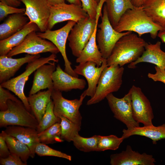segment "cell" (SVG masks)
<instances>
[{"mask_svg":"<svg viewBox=\"0 0 165 165\" xmlns=\"http://www.w3.org/2000/svg\"><path fill=\"white\" fill-rule=\"evenodd\" d=\"M40 142L45 144L63 142L60 122H57L38 134Z\"/></svg>","mask_w":165,"mask_h":165,"instance_id":"cell-30","label":"cell"},{"mask_svg":"<svg viewBox=\"0 0 165 165\" xmlns=\"http://www.w3.org/2000/svg\"><path fill=\"white\" fill-rule=\"evenodd\" d=\"M0 2L12 6L17 7L19 6L21 4V1L19 0H0Z\"/></svg>","mask_w":165,"mask_h":165,"instance_id":"cell-43","label":"cell"},{"mask_svg":"<svg viewBox=\"0 0 165 165\" xmlns=\"http://www.w3.org/2000/svg\"><path fill=\"white\" fill-rule=\"evenodd\" d=\"M146 43L143 38L132 32L123 36L116 42L106 59L107 66L123 67L135 61L144 51Z\"/></svg>","mask_w":165,"mask_h":165,"instance_id":"cell-1","label":"cell"},{"mask_svg":"<svg viewBox=\"0 0 165 165\" xmlns=\"http://www.w3.org/2000/svg\"><path fill=\"white\" fill-rule=\"evenodd\" d=\"M40 57V54H28L18 58H13L7 55L0 56V83H2L13 76L24 64L29 63Z\"/></svg>","mask_w":165,"mask_h":165,"instance_id":"cell-17","label":"cell"},{"mask_svg":"<svg viewBox=\"0 0 165 165\" xmlns=\"http://www.w3.org/2000/svg\"><path fill=\"white\" fill-rule=\"evenodd\" d=\"M94 62L89 61L79 63L75 66L74 69L78 75L84 76L88 84V87L85 92L86 96L91 97L94 95L98 82L101 74L104 69L107 66V59L104 58L101 65L97 67Z\"/></svg>","mask_w":165,"mask_h":165,"instance_id":"cell-15","label":"cell"},{"mask_svg":"<svg viewBox=\"0 0 165 165\" xmlns=\"http://www.w3.org/2000/svg\"><path fill=\"white\" fill-rule=\"evenodd\" d=\"M110 158L111 165H154L156 162L152 155L134 151L130 145L125 150L112 154Z\"/></svg>","mask_w":165,"mask_h":165,"instance_id":"cell-16","label":"cell"},{"mask_svg":"<svg viewBox=\"0 0 165 165\" xmlns=\"http://www.w3.org/2000/svg\"><path fill=\"white\" fill-rule=\"evenodd\" d=\"M124 140L122 137L119 138L114 135L107 136L99 135L97 151H103L108 150H116L118 148Z\"/></svg>","mask_w":165,"mask_h":165,"instance_id":"cell-34","label":"cell"},{"mask_svg":"<svg viewBox=\"0 0 165 165\" xmlns=\"http://www.w3.org/2000/svg\"><path fill=\"white\" fill-rule=\"evenodd\" d=\"M113 28L119 32H135L140 37L149 33L153 39L156 38L160 31L163 30L152 21L142 6L127 10Z\"/></svg>","mask_w":165,"mask_h":165,"instance_id":"cell-2","label":"cell"},{"mask_svg":"<svg viewBox=\"0 0 165 165\" xmlns=\"http://www.w3.org/2000/svg\"><path fill=\"white\" fill-rule=\"evenodd\" d=\"M7 90L0 86V111H5L8 108L7 102L8 100L10 99L15 101H17L19 100L11 94L9 91V90Z\"/></svg>","mask_w":165,"mask_h":165,"instance_id":"cell-37","label":"cell"},{"mask_svg":"<svg viewBox=\"0 0 165 165\" xmlns=\"http://www.w3.org/2000/svg\"><path fill=\"white\" fill-rule=\"evenodd\" d=\"M82 7L92 20H96L97 2L95 0H80Z\"/></svg>","mask_w":165,"mask_h":165,"instance_id":"cell-38","label":"cell"},{"mask_svg":"<svg viewBox=\"0 0 165 165\" xmlns=\"http://www.w3.org/2000/svg\"><path fill=\"white\" fill-rule=\"evenodd\" d=\"M99 135H95L90 138H84L79 133L74 138L72 141L75 147L85 152L97 151V144Z\"/></svg>","mask_w":165,"mask_h":165,"instance_id":"cell-31","label":"cell"},{"mask_svg":"<svg viewBox=\"0 0 165 165\" xmlns=\"http://www.w3.org/2000/svg\"><path fill=\"white\" fill-rule=\"evenodd\" d=\"M156 72L154 74L148 73V77L155 82H161L165 84V69L157 66L155 67Z\"/></svg>","mask_w":165,"mask_h":165,"instance_id":"cell-41","label":"cell"},{"mask_svg":"<svg viewBox=\"0 0 165 165\" xmlns=\"http://www.w3.org/2000/svg\"><path fill=\"white\" fill-rule=\"evenodd\" d=\"M157 36L163 42L165 43V30L160 31L158 33Z\"/></svg>","mask_w":165,"mask_h":165,"instance_id":"cell-46","label":"cell"},{"mask_svg":"<svg viewBox=\"0 0 165 165\" xmlns=\"http://www.w3.org/2000/svg\"><path fill=\"white\" fill-rule=\"evenodd\" d=\"M97 2V3H98V2H99V0H95Z\"/></svg>","mask_w":165,"mask_h":165,"instance_id":"cell-48","label":"cell"},{"mask_svg":"<svg viewBox=\"0 0 165 165\" xmlns=\"http://www.w3.org/2000/svg\"><path fill=\"white\" fill-rule=\"evenodd\" d=\"M24 13L10 15L0 25V40L8 38L23 28L29 19Z\"/></svg>","mask_w":165,"mask_h":165,"instance_id":"cell-25","label":"cell"},{"mask_svg":"<svg viewBox=\"0 0 165 165\" xmlns=\"http://www.w3.org/2000/svg\"><path fill=\"white\" fill-rule=\"evenodd\" d=\"M146 0H131L132 3L135 7L141 6Z\"/></svg>","mask_w":165,"mask_h":165,"instance_id":"cell-44","label":"cell"},{"mask_svg":"<svg viewBox=\"0 0 165 165\" xmlns=\"http://www.w3.org/2000/svg\"><path fill=\"white\" fill-rule=\"evenodd\" d=\"M6 134L5 130L0 134V157L2 158L7 157L11 153L6 141Z\"/></svg>","mask_w":165,"mask_h":165,"instance_id":"cell-40","label":"cell"},{"mask_svg":"<svg viewBox=\"0 0 165 165\" xmlns=\"http://www.w3.org/2000/svg\"><path fill=\"white\" fill-rule=\"evenodd\" d=\"M36 31L28 34L23 42L12 49L7 56L12 57L22 53L36 55L47 52L56 54L60 52L53 43L39 36Z\"/></svg>","mask_w":165,"mask_h":165,"instance_id":"cell-9","label":"cell"},{"mask_svg":"<svg viewBox=\"0 0 165 165\" xmlns=\"http://www.w3.org/2000/svg\"><path fill=\"white\" fill-rule=\"evenodd\" d=\"M89 16L82 6L65 3L50 7L47 29L51 30L57 24L72 20L77 23Z\"/></svg>","mask_w":165,"mask_h":165,"instance_id":"cell-11","label":"cell"},{"mask_svg":"<svg viewBox=\"0 0 165 165\" xmlns=\"http://www.w3.org/2000/svg\"><path fill=\"white\" fill-rule=\"evenodd\" d=\"M98 22L89 16L76 23L71 30L68 40L72 54L79 57L91 37Z\"/></svg>","mask_w":165,"mask_h":165,"instance_id":"cell-7","label":"cell"},{"mask_svg":"<svg viewBox=\"0 0 165 165\" xmlns=\"http://www.w3.org/2000/svg\"><path fill=\"white\" fill-rule=\"evenodd\" d=\"M53 90L39 91L27 97L30 107L33 114L38 123L44 116L47 105L52 100Z\"/></svg>","mask_w":165,"mask_h":165,"instance_id":"cell-24","label":"cell"},{"mask_svg":"<svg viewBox=\"0 0 165 165\" xmlns=\"http://www.w3.org/2000/svg\"><path fill=\"white\" fill-rule=\"evenodd\" d=\"M131 93L133 114L134 119L144 126L153 125L154 118L150 102L139 87L133 85Z\"/></svg>","mask_w":165,"mask_h":165,"instance_id":"cell-13","label":"cell"},{"mask_svg":"<svg viewBox=\"0 0 165 165\" xmlns=\"http://www.w3.org/2000/svg\"><path fill=\"white\" fill-rule=\"evenodd\" d=\"M105 5L108 19L113 28L127 10L135 7L131 0H106Z\"/></svg>","mask_w":165,"mask_h":165,"instance_id":"cell-26","label":"cell"},{"mask_svg":"<svg viewBox=\"0 0 165 165\" xmlns=\"http://www.w3.org/2000/svg\"><path fill=\"white\" fill-rule=\"evenodd\" d=\"M6 141L11 153L18 156L24 162L31 157L30 151L28 146L13 136L7 134Z\"/></svg>","mask_w":165,"mask_h":165,"instance_id":"cell-29","label":"cell"},{"mask_svg":"<svg viewBox=\"0 0 165 165\" xmlns=\"http://www.w3.org/2000/svg\"><path fill=\"white\" fill-rule=\"evenodd\" d=\"M53 89L61 91H68L72 89L82 90L86 83L82 79L73 76L68 74L58 64L53 74Z\"/></svg>","mask_w":165,"mask_h":165,"instance_id":"cell-18","label":"cell"},{"mask_svg":"<svg viewBox=\"0 0 165 165\" xmlns=\"http://www.w3.org/2000/svg\"><path fill=\"white\" fill-rule=\"evenodd\" d=\"M97 27L95 28L88 43L76 58V63H80L91 61L96 63L97 66L101 65L103 58L97 43Z\"/></svg>","mask_w":165,"mask_h":165,"instance_id":"cell-27","label":"cell"},{"mask_svg":"<svg viewBox=\"0 0 165 165\" xmlns=\"http://www.w3.org/2000/svg\"><path fill=\"white\" fill-rule=\"evenodd\" d=\"M122 132V137L124 139L138 135L149 138L153 144H156L158 141L165 138V123L158 126L152 125L123 129Z\"/></svg>","mask_w":165,"mask_h":165,"instance_id":"cell-22","label":"cell"},{"mask_svg":"<svg viewBox=\"0 0 165 165\" xmlns=\"http://www.w3.org/2000/svg\"><path fill=\"white\" fill-rule=\"evenodd\" d=\"M35 152L36 154L40 156H53L64 158L69 161L72 160L71 156L52 148L46 144L40 142L36 145Z\"/></svg>","mask_w":165,"mask_h":165,"instance_id":"cell-35","label":"cell"},{"mask_svg":"<svg viewBox=\"0 0 165 165\" xmlns=\"http://www.w3.org/2000/svg\"><path fill=\"white\" fill-rule=\"evenodd\" d=\"M86 96L84 91L79 99L69 100L63 96L61 91L53 89L51 98L54 103L53 111L55 115L59 118L64 117L81 126L82 117L79 109Z\"/></svg>","mask_w":165,"mask_h":165,"instance_id":"cell-8","label":"cell"},{"mask_svg":"<svg viewBox=\"0 0 165 165\" xmlns=\"http://www.w3.org/2000/svg\"><path fill=\"white\" fill-rule=\"evenodd\" d=\"M114 117L125 124L127 128L139 126V123L134 119L132 112L131 95L128 92L122 98H118L112 93L106 97Z\"/></svg>","mask_w":165,"mask_h":165,"instance_id":"cell-12","label":"cell"},{"mask_svg":"<svg viewBox=\"0 0 165 165\" xmlns=\"http://www.w3.org/2000/svg\"><path fill=\"white\" fill-rule=\"evenodd\" d=\"M8 108L0 112V127L10 126L28 127L37 129L38 122L35 116L26 108L22 102L9 100Z\"/></svg>","mask_w":165,"mask_h":165,"instance_id":"cell-4","label":"cell"},{"mask_svg":"<svg viewBox=\"0 0 165 165\" xmlns=\"http://www.w3.org/2000/svg\"><path fill=\"white\" fill-rule=\"evenodd\" d=\"M123 67L117 65L107 66L102 71L94 96L87 101V105L99 103L109 94L118 91L122 83Z\"/></svg>","mask_w":165,"mask_h":165,"instance_id":"cell-3","label":"cell"},{"mask_svg":"<svg viewBox=\"0 0 165 165\" xmlns=\"http://www.w3.org/2000/svg\"><path fill=\"white\" fill-rule=\"evenodd\" d=\"M101 23L97 26L96 39L99 49L103 58L106 59L110 55L115 44L122 36L132 32H119L115 30L108 19L105 4Z\"/></svg>","mask_w":165,"mask_h":165,"instance_id":"cell-6","label":"cell"},{"mask_svg":"<svg viewBox=\"0 0 165 165\" xmlns=\"http://www.w3.org/2000/svg\"><path fill=\"white\" fill-rule=\"evenodd\" d=\"M161 42L158 41L153 44L146 42L145 50L141 56L135 61L130 64L129 68H135L138 63L146 62L154 64L165 69V52L161 49Z\"/></svg>","mask_w":165,"mask_h":165,"instance_id":"cell-21","label":"cell"},{"mask_svg":"<svg viewBox=\"0 0 165 165\" xmlns=\"http://www.w3.org/2000/svg\"><path fill=\"white\" fill-rule=\"evenodd\" d=\"M65 0H48V3L50 6L56 5L65 3Z\"/></svg>","mask_w":165,"mask_h":165,"instance_id":"cell-45","label":"cell"},{"mask_svg":"<svg viewBox=\"0 0 165 165\" xmlns=\"http://www.w3.org/2000/svg\"><path fill=\"white\" fill-rule=\"evenodd\" d=\"M76 23L74 21L69 20L66 25L58 29L53 31L47 29L44 32H38L37 34L41 38L51 42L58 48L64 60V71L70 75L78 77V75L71 67V62L68 58L66 51V44L68 35Z\"/></svg>","mask_w":165,"mask_h":165,"instance_id":"cell-10","label":"cell"},{"mask_svg":"<svg viewBox=\"0 0 165 165\" xmlns=\"http://www.w3.org/2000/svg\"><path fill=\"white\" fill-rule=\"evenodd\" d=\"M106 0H100L98 4L97 8V14L96 18V21H98L100 17L102 16L101 11L103 6L104 3L105 2Z\"/></svg>","mask_w":165,"mask_h":165,"instance_id":"cell-42","label":"cell"},{"mask_svg":"<svg viewBox=\"0 0 165 165\" xmlns=\"http://www.w3.org/2000/svg\"><path fill=\"white\" fill-rule=\"evenodd\" d=\"M6 133L14 137L27 145L31 152V157L33 158L35 154V148L40 143L37 130L28 127L10 126L6 127Z\"/></svg>","mask_w":165,"mask_h":165,"instance_id":"cell-19","label":"cell"},{"mask_svg":"<svg viewBox=\"0 0 165 165\" xmlns=\"http://www.w3.org/2000/svg\"><path fill=\"white\" fill-rule=\"evenodd\" d=\"M142 6L152 21L165 30V0H146Z\"/></svg>","mask_w":165,"mask_h":165,"instance_id":"cell-28","label":"cell"},{"mask_svg":"<svg viewBox=\"0 0 165 165\" xmlns=\"http://www.w3.org/2000/svg\"><path fill=\"white\" fill-rule=\"evenodd\" d=\"M54 103L52 99L48 104L46 112L41 120L39 123L37 130L40 133L55 123L60 122L61 119L55 115L54 111Z\"/></svg>","mask_w":165,"mask_h":165,"instance_id":"cell-33","label":"cell"},{"mask_svg":"<svg viewBox=\"0 0 165 165\" xmlns=\"http://www.w3.org/2000/svg\"><path fill=\"white\" fill-rule=\"evenodd\" d=\"M37 24L28 22L21 29L7 38L0 40V55H6L13 48L18 46L30 32L39 31Z\"/></svg>","mask_w":165,"mask_h":165,"instance_id":"cell-23","label":"cell"},{"mask_svg":"<svg viewBox=\"0 0 165 165\" xmlns=\"http://www.w3.org/2000/svg\"><path fill=\"white\" fill-rule=\"evenodd\" d=\"M70 4H73L76 5L82 6L80 0H66Z\"/></svg>","mask_w":165,"mask_h":165,"instance_id":"cell-47","label":"cell"},{"mask_svg":"<svg viewBox=\"0 0 165 165\" xmlns=\"http://www.w3.org/2000/svg\"><path fill=\"white\" fill-rule=\"evenodd\" d=\"M25 8H18L0 2V21H2L7 16L16 13H24Z\"/></svg>","mask_w":165,"mask_h":165,"instance_id":"cell-36","label":"cell"},{"mask_svg":"<svg viewBox=\"0 0 165 165\" xmlns=\"http://www.w3.org/2000/svg\"><path fill=\"white\" fill-rule=\"evenodd\" d=\"M61 138L68 142L72 141L75 136L79 133L81 129L79 125L67 118L61 116Z\"/></svg>","mask_w":165,"mask_h":165,"instance_id":"cell-32","label":"cell"},{"mask_svg":"<svg viewBox=\"0 0 165 165\" xmlns=\"http://www.w3.org/2000/svg\"><path fill=\"white\" fill-rule=\"evenodd\" d=\"M56 54L52 53L46 57H40L28 63L25 71L17 77L11 79L1 84L0 86L13 92L22 102L26 109L30 112L31 110L27 97L24 92V88L29 76L40 66L50 64L51 61L58 62Z\"/></svg>","mask_w":165,"mask_h":165,"instance_id":"cell-5","label":"cell"},{"mask_svg":"<svg viewBox=\"0 0 165 165\" xmlns=\"http://www.w3.org/2000/svg\"><path fill=\"white\" fill-rule=\"evenodd\" d=\"M1 165H26L27 163L23 162L17 155L11 153L6 158L0 157Z\"/></svg>","mask_w":165,"mask_h":165,"instance_id":"cell-39","label":"cell"},{"mask_svg":"<svg viewBox=\"0 0 165 165\" xmlns=\"http://www.w3.org/2000/svg\"><path fill=\"white\" fill-rule=\"evenodd\" d=\"M55 62L44 64L36 70L29 95L35 94L41 90L46 88L53 89L52 77L56 69Z\"/></svg>","mask_w":165,"mask_h":165,"instance_id":"cell-20","label":"cell"},{"mask_svg":"<svg viewBox=\"0 0 165 165\" xmlns=\"http://www.w3.org/2000/svg\"><path fill=\"white\" fill-rule=\"evenodd\" d=\"M25 6L24 13L30 21L36 24L41 32L47 30L50 6L48 0H19Z\"/></svg>","mask_w":165,"mask_h":165,"instance_id":"cell-14","label":"cell"}]
</instances>
